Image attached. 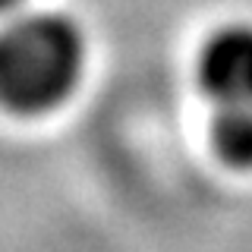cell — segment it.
Here are the masks:
<instances>
[{
    "instance_id": "obj_3",
    "label": "cell",
    "mask_w": 252,
    "mask_h": 252,
    "mask_svg": "<svg viewBox=\"0 0 252 252\" xmlns=\"http://www.w3.org/2000/svg\"><path fill=\"white\" fill-rule=\"evenodd\" d=\"M211 145L230 167H252V104H218L211 120Z\"/></svg>"
},
{
    "instance_id": "obj_4",
    "label": "cell",
    "mask_w": 252,
    "mask_h": 252,
    "mask_svg": "<svg viewBox=\"0 0 252 252\" xmlns=\"http://www.w3.org/2000/svg\"><path fill=\"white\" fill-rule=\"evenodd\" d=\"M29 6V0H0V16H13V13H19V10H26Z\"/></svg>"
},
{
    "instance_id": "obj_2",
    "label": "cell",
    "mask_w": 252,
    "mask_h": 252,
    "mask_svg": "<svg viewBox=\"0 0 252 252\" xmlns=\"http://www.w3.org/2000/svg\"><path fill=\"white\" fill-rule=\"evenodd\" d=\"M199 89L215 104H252V26L230 22L205 38L195 60Z\"/></svg>"
},
{
    "instance_id": "obj_1",
    "label": "cell",
    "mask_w": 252,
    "mask_h": 252,
    "mask_svg": "<svg viewBox=\"0 0 252 252\" xmlns=\"http://www.w3.org/2000/svg\"><path fill=\"white\" fill-rule=\"evenodd\" d=\"M89 44L76 19L57 10H19L0 26V104L47 114L76 92Z\"/></svg>"
}]
</instances>
